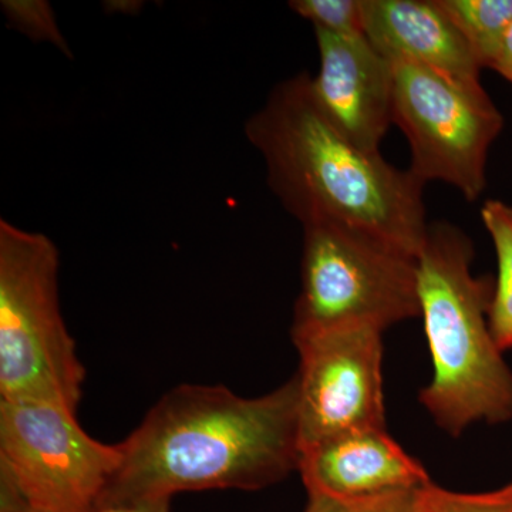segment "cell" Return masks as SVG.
Wrapping results in <instances>:
<instances>
[{
	"label": "cell",
	"mask_w": 512,
	"mask_h": 512,
	"mask_svg": "<svg viewBox=\"0 0 512 512\" xmlns=\"http://www.w3.org/2000/svg\"><path fill=\"white\" fill-rule=\"evenodd\" d=\"M101 505L184 491H256L298 470L299 382L255 399L225 386L181 384L119 444Z\"/></svg>",
	"instance_id": "obj_1"
},
{
	"label": "cell",
	"mask_w": 512,
	"mask_h": 512,
	"mask_svg": "<svg viewBox=\"0 0 512 512\" xmlns=\"http://www.w3.org/2000/svg\"><path fill=\"white\" fill-rule=\"evenodd\" d=\"M244 131L269 188L302 227L338 222L419 256L430 224L424 184L345 136L320 106L312 74L276 84Z\"/></svg>",
	"instance_id": "obj_2"
},
{
	"label": "cell",
	"mask_w": 512,
	"mask_h": 512,
	"mask_svg": "<svg viewBox=\"0 0 512 512\" xmlns=\"http://www.w3.org/2000/svg\"><path fill=\"white\" fill-rule=\"evenodd\" d=\"M473 259L466 232L430 222L417 256V291L434 377L420 402L454 437L477 421L512 419V373L490 328L495 281L471 274Z\"/></svg>",
	"instance_id": "obj_3"
},
{
	"label": "cell",
	"mask_w": 512,
	"mask_h": 512,
	"mask_svg": "<svg viewBox=\"0 0 512 512\" xmlns=\"http://www.w3.org/2000/svg\"><path fill=\"white\" fill-rule=\"evenodd\" d=\"M52 239L0 221V400L76 412L84 367L59 302Z\"/></svg>",
	"instance_id": "obj_4"
},
{
	"label": "cell",
	"mask_w": 512,
	"mask_h": 512,
	"mask_svg": "<svg viewBox=\"0 0 512 512\" xmlns=\"http://www.w3.org/2000/svg\"><path fill=\"white\" fill-rule=\"evenodd\" d=\"M292 342L342 328L384 332L420 316L417 256L365 229L303 225Z\"/></svg>",
	"instance_id": "obj_5"
},
{
	"label": "cell",
	"mask_w": 512,
	"mask_h": 512,
	"mask_svg": "<svg viewBox=\"0 0 512 512\" xmlns=\"http://www.w3.org/2000/svg\"><path fill=\"white\" fill-rule=\"evenodd\" d=\"M393 63V124L412 151L409 171L426 185L443 181L467 201L487 187V160L503 130V114L483 86L450 79L407 62Z\"/></svg>",
	"instance_id": "obj_6"
},
{
	"label": "cell",
	"mask_w": 512,
	"mask_h": 512,
	"mask_svg": "<svg viewBox=\"0 0 512 512\" xmlns=\"http://www.w3.org/2000/svg\"><path fill=\"white\" fill-rule=\"evenodd\" d=\"M120 460L119 444L90 437L69 407L0 400V471L32 510L92 512Z\"/></svg>",
	"instance_id": "obj_7"
},
{
	"label": "cell",
	"mask_w": 512,
	"mask_h": 512,
	"mask_svg": "<svg viewBox=\"0 0 512 512\" xmlns=\"http://www.w3.org/2000/svg\"><path fill=\"white\" fill-rule=\"evenodd\" d=\"M293 345L301 356V451L349 431L386 429L383 332L333 329Z\"/></svg>",
	"instance_id": "obj_8"
},
{
	"label": "cell",
	"mask_w": 512,
	"mask_h": 512,
	"mask_svg": "<svg viewBox=\"0 0 512 512\" xmlns=\"http://www.w3.org/2000/svg\"><path fill=\"white\" fill-rule=\"evenodd\" d=\"M319 72L313 89L330 120L357 146L380 153L393 124V63L366 35L338 36L316 30Z\"/></svg>",
	"instance_id": "obj_9"
},
{
	"label": "cell",
	"mask_w": 512,
	"mask_h": 512,
	"mask_svg": "<svg viewBox=\"0 0 512 512\" xmlns=\"http://www.w3.org/2000/svg\"><path fill=\"white\" fill-rule=\"evenodd\" d=\"M298 471L309 495L338 500L421 490L431 483L386 429L349 431L305 447Z\"/></svg>",
	"instance_id": "obj_10"
},
{
	"label": "cell",
	"mask_w": 512,
	"mask_h": 512,
	"mask_svg": "<svg viewBox=\"0 0 512 512\" xmlns=\"http://www.w3.org/2000/svg\"><path fill=\"white\" fill-rule=\"evenodd\" d=\"M362 13L367 39L387 59L483 86V67L440 0H362Z\"/></svg>",
	"instance_id": "obj_11"
},
{
	"label": "cell",
	"mask_w": 512,
	"mask_h": 512,
	"mask_svg": "<svg viewBox=\"0 0 512 512\" xmlns=\"http://www.w3.org/2000/svg\"><path fill=\"white\" fill-rule=\"evenodd\" d=\"M481 220L493 239L498 276L490 309V328L501 352L512 349V207L488 200L481 208Z\"/></svg>",
	"instance_id": "obj_12"
},
{
	"label": "cell",
	"mask_w": 512,
	"mask_h": 512,
	"mask_svg": "<svg viewBox=\"0 0 512 512\" xmlns=\"http://www.w3.org/2000/svg\"><path fill=\"white\" fill-rule=\"evenodd\" d=\"M483 69H491L512 25V0H440Z\"/></svg>",
	"instance_id": "obj_13"
},
{
	"label": "cell",
	"mask_w": 512,
	"mask_h": 512,
	"mask_svg": "<svg viewBox=\"0 0 512 512\" xmlns=\"http://www.w3.org/2000/svg\"><path fill=\"white\" fill-rule=\"evenodd\" d=\"M417 512H512V483L488 493H457L430 483L419 491Z\"/></svg>",
	"instance_id": "obj_14"
},
{
	"label": "cell",
	"mask_w": 512,
	"mask_h": 512,
	"mask_svg": "<svg viewBox=\"0 0 512 512\" xmlns=\"http://www.w3.org/2000/svg\"><path fill=\"white\" fill-rule=\"evenodd\" d=\"M289 8L309 20L313 29L338 36H362V0H292Z\"/></svg>",
	"instance_id": "obj_15"
},
{
	"label": "cell",
	"mask_w": 512,
	"mask_h": 512,
	"mask_svg": "<svg viewBox=\"0 0 512 512\" xmlns=\"http://www.w3.org/2000/svg\"><path fill=\"white\" fill-rule=\"evenodd\" d=\"M2 10L12 28L35 42L50 43L73 59L72 50L60 32L55 12L45 0H6Z\"/></svg>",
	"instance_id": "obj_16"
},
{
	"label": "cell",
	"mask_w": 512,
	"mask_h": 512,
	"mask_svg": "<svg viewBox=\"0 0 512 512\" xmlns=\"http://www.w3.org/2000/svg\"><path fill=\"white\" fill-rule=\"evenodd\" d=\"M419 491H399L362 500L309 495L308 507L303 512H417Z\"/></svg>",
	"instance_id": "obj_17"
},
{
	"label": "cell",
	"mask_w": 512,
	"mask_h": 512,
	"mask_svg": "<svg viewBox=\"0 0 512 512\" xmlns=\"http://www.w3.org/2000/svg\"><path fill=\"white\" fill-rule=\"evenodd\" d=\"M171 498L146 497L124 503L101 505L92 512H170Z\"/></svg>",
	"instance_id": "obj_18"
},
{
	"label": "cell",
	"mask_w": 512,
	"mask_h": 512,
	"mask_svg": "<svg viewBox=\"0 0 512 512\" xmlns=\"http://www.w3.org/2000/svg\"><path fill=\"white\" fill-rule=\"evenodd\" d=\"M491 69L500 73L504 79L512 84V25L504 37L503 45L498 50V55L495 57Z\"/></svg>",
	"instance_id": "obj_19"
},
{
	"label": "cell",
	"mask_w": 512,
	"mask_h": 512,
	"mask_svg": "<svg viewBox=\"0 0 512 512\" xmlns=\"http://www.w3.org/2000/svg\"><path fill=\"white\" fill-rule=\"evenodd\" d=\"M25 512H42V511L29 510V511H25Z\"/></svg>",
	"instance_id": "obj_20"
}]
</instances>
